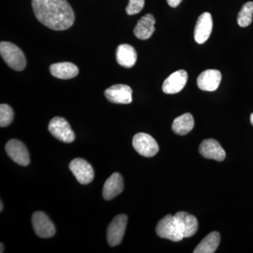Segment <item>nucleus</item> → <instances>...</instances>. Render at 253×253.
<instances>
[{"mask_svg": "<svg viewBox=\"0 0 253 253\" xmlns=\"http://www.w3.org/2000/svg\"><path fill=\"white\" fill-rule=\"evenodd\" d=\"M37 19L54 31H65L73 26L74 11L66 0H32Z\"/></svg>", "mask_w": 253, "mask_h": 253, "instance_id": "f257e3e1", "label": "nucleus"}, {"mask_svg": "<svg viewBox=\"0 0 253 253\" xmlns=\"http://www.w3.org/2000/svg\"><path fill=\"white\" fill-rule=\"evenodd\" d=\"M0 54L4 62L16 71H21L26 68V60L23 51L17 46L8 42L0 43Z\"/></svg>", "mask_w": 253, "mask_h": 253, "instance_id": "f03ea898", "label": "nucleus"}, {"mask_svg": "<svg viewBox=\"0 0 253 253\" xmlns=\"http://www.w3.org/2000/svg\"><path fill=\"white\" fill-rule=\"evenodd\" d=\"M156 231L159 237L174 242H179L184 239L176 218L170 214H168L158 221Z\"/></svg>", "mask_w": 253, "mask_h": 253, "instance_id": "7ed1b4c3", "label": "nucleus"}, {"mask_svg": "<svg viewBox=\"0 0 253 253\" xmlns=\"http://www.w3.org/2000/svg\"><path fill=\"white\" fill-rule=\"evenodd\" d=\"M132 145L141 156L151 158L158 154L159 146L154 138L146 133H138L133 137Z\"/></svg>", "mask_w": 253, "mask_h": 253, "instance_id": "20e7f679", "label": "nucleus"}, {"mask_svg": "<svg viewBox=\"0 0 253 253\" xmlns=\"http://www.w3.org/2000/svg\"><path fill=\"white\" fill-rule=\"evenodd\" d=\"M49 132L58 140L65 143H71L76 139L74 132L69 123L61 117H55L51 120L48 126Z\"/></svg>", "mask_w": 253, "mask_h": 253, "instance_id": "39448f33", "label": "nucleus"}, {"mask_svg": "<svg viewBox=\"0 0 253 253\" xmlns=\"http://www.w3.org/2000/svg\"><path fill=\"white\" fill-rule=\"evenodd\" d=\"M127 217L126 214L116 216L110 223L107 229V241L111 247L118 246L122 242L126 232Z\"/></svg>", "mask_w": 253, "mask_h": 253, "instance_id": "423d86ee", "label": "nucleus"}, {"mask_svg": "<svg viewBox=\"0 0 253 253\" xmlns=\"http://www.w3.org/2000/svg\"><path fill=\"white\" fill-rule=\"evenodd\" d=\"M69 169L81 184H88L94 179V172L92 166L85 160L76 158L69 164Z\"/></svg>", "mask_w": 253, "mask_h": 253, "instance_id": "0eeeda50", "label": "nucleus"}, {"mask_svg": "<svg viewBox=\"0 0 253 253\" xmlns=\"http://www.w3.org/2000/svg\"><path fill=\"white\" fill-rule=\"evenodd\" d=\"M32 224L36 235L41 238H51L56 233L55 226L49 217L42 212L33 213Z\"/></svg>", "mask_w": 253, "mask_h": 253, "instance_id": "6e6552de", "label": "nucleus"}, {"mask_svg": "<svg viewBox=\"0 0 253 253\" xmlns=\"http://www.w3.org/2000/svg\"><path fill=\"white\" fill-rule=\"evenodd\" d=\"M104 95L110 102L118 104H129L132 101V90L126 84H115L104 91Z\"/></svg>", "mask_w": 253, "mask_h": 253, "instance_id": "1a4fd4ad", "label": "nucleus"}, {"mask_svg": "<svg viewBox=\"0 0 253 253\" xmlns=\"http://www.w3.org/2000/svg\"><path fill=\"white\" fill-rule=\"evenodd\" d=\"M6 153L14 162L21 166H27L31 162L26 146L17 139H11L5 146Z\"/></svg>", "mask_w": 253, "mask_h": 253, "instance_id": "9d476101", "label": "nucleus"}, {"mask_svg": "<svg viewBox=\"0 0 253 253\" xmlns=\"http://www.w3.org/2000/svg\"><path fill=\"white\" fill-rule=\"evenodd\" d=\"M213 21L209 12L203 13L198 18L194 29V40L198 44H204L212 33Z\"/></svg>", "mask_w": 253, "mask_h": 253, "instance_id": "9b49d317", "label": "nucleus"}, {"mask_svg": "<svg viewBox=\"0 0 253 253\" xmlns=\"http://www.w3.org/2000/svg\"><path fill=\"white\" fill-rule=\"evenodd\" d=\"M188 81V74L184 70L172 73L166 78L163 84V92L168 94L179 93L185 86Z\"/></svg>", "mask_w": 253, "mask_h": 253, "instance_id": "f8f14e48", "label": "nucleus"}, {"mask_svg": "<svg viewBox=\"0 0 253 253\" xmlns=\"http://www.w3.org/2000/svg\"><path fill=\"white\" fill-rule=\"evenodd\" d=\"M199 153L201 156L208 159L214 161H224L226 158L225 151L215 139H208L203 141L199 146Z\"/></svg>", "mask_w": 253, "mask_h": 253, "instance_id": "ddd939ff", "label": "nucleus"}, {"mask_svg": "<svg viewBox=\"0 0 253 253\" xmlns=\"http://www.w3.org/2000/svg\"><path fill=\"white\" fill-rule=\"evenodd\" d=\"M221 74L217 70H206L201 73L197 79V84L203 91H214L219 87Z\"/></svg>", "mask_w": 253, "mask_h": 253, "instance_id": "4468645a", "label": "nucleus"}, {"mask_svg": "<svg viewBox=\"0 0 253 253\" xmlns=\"http://www.w3.org/2000/svg\"><path fill=\"white\" fill-rule=\"evenodd\" d=\"M176 218L184 238L191 237L195 235L199 229V221L192 214L186 212H176Z\"/></svg>", "mask_w": 253, "mask_h": 253, "instance_id": "2eb2a0df", "label": "nucleus"}, {"mask_svg": "<svg viewBox=\"0 0 253 253\" xmlns=\"http://www.w3.org/2000/svg\"><path fill=\"white\" fill-rule=\"evenodd\" d=\"M124 181L123 176L118 172L113 173L104 183L103 187V197L106 201L114 199L123 192Z\"/></svg>", "mask_w": 253, "mask_h": 253, "instance_id": "dca6fc26", "label": "nucleus"}, {"mask_svg": "<svg viewBox=\"0 0 253 253\" xmlns=\"http://www.w3.org/2000/svg\"><path fill=\"white\" fill-rule=\"evenodd\" d=\"M155 23L156 20L152 14L145 15L138 21L134 29V36L141 41L149 39L154 34Z\"/></svg>", "mask_w": 253, "mask_h": 253, "instance_id": "f3484780", "label": "nucleus"}, {"mask_svg": "<svg viewBox=\"0 0 253 253\" xmlns=\"http://www.w3.org/2000/svg\"><path fill=\"white\" fill-rule=\"evenodd\" d=\"M116 55L118 64L126 68L133 67L137 59L136 50L129 44H123L118 46Z\"/></svg>", "mask_w": 253, "mask_h": 253, "instance_id": "a211bd4d", "label": "nucleus"}, {"mask_svg": "<svg viewBox=\"0 0 253 253\" xmlns=\"http://www.w3.org/2000/svg\"><path fill=\"white\" fill-rule=\"evenodd\" d=\"M49 71L54 77L61 80L72 79L79 73L77 66L70 62L54 63L50 66Z\"/></svg>", "mask_w": 253, "mask_h": 253, "instance_id": "6ab92c4d", "label": "nucleus"}, {"mask_svg": "<svg viewBox=\"0 0 253 253\" xmlns=\"http://www.w3.org/2000/svg\"><path fill=\"white\" fill-rule=\"evenodd\" d=\"M194 119L191 113H187L175 118L172 123V129L178 135H186L192 130Z\"/></svg>", "mask_w": 253, "mask_h": 253, "instance_id": "aec40b11", "label": "nucleus"}, {"mask_svg": "<svg viewBox=\"0 0 253 253\" xmlns=\"http://www.w3.org/2000/svg\"><path fill=\"white\" fill-rule=\"evenodd\" d=\"M220 235L217 231H213L205 237L194 251V253H213L219 247Z\"/></svg>", "mask_w": 253, "mask_h": 253, "instance_id": "412c9836", "label": "nucleus"}, {"mask_svg": "<svg viewBox=\"0 0 253 253\" xmlns=\"http://www.w3.org/2000/svg\"><path fill=\"white\" fill-rule=\"evenodd\" d=\"M253 2L249 1L243 5L238 14L237 22L241 27L246 28L253 22Z\"/></svg>", "mask_w": 253, "mask_h": 253, "instance_id": "4be33fe9", "label": "nucleus"}, {"mask_svg": "<svg viewBox=\"0 0 253 253\" xmlns=\"http://www.w3.org/2000/svg\"><path fill=\"white\" fill-rule=\"evenodd\" d=\"M14 120V111L9 105H0V126L1 127L9 126Z\"/></svg>", "mask_w": 253, "mask_h": 253, "instance_id": "5701e85b", "label": "nucleus"}, {"mask_svg": "<svg viewBox=\"0 0 253 253\" xmlns=\"http://www.w3.org/2000/svg\"><path fill=\"white\" fill-rule=\"evenodd\" d=\"M145 0H129V4L126 7V12L128 15H134L140 12L144 8Z\"/></svg>", "mask_w": 253, "mask_h": 253, "instance_id": "b1692460", "label": "nucleus"}, {"mask_svg": "<svg viewBox=\"0 0 253 253\" xmlns=\"http://www.w3.org/2000/svg\"><path fill=\"white\" fill-rule=\"evenodd\" d=\"M168 4L171 6V7H176L180 4L182 0H167Z\"/></svg>", "mask_w": 253, "mask_h": 253, "instance_id": "393cba45", "label": "nucleus"}, {"mask_svg": "<svg viewBox=\"0 0 253 253\" xmlns=\"http://www.w3.org/2000/svg\"><path fill=\"white\" fill-rule=\"evenodd\" d=\"M1 249H0V253H2L4 252V246H3L2 244H1Z\"/></svg>", "mask_w": 253, "mask_h": 253, "instance_id": "a878e982", "label": "nucleus"}, {"mask_svg": "<svg viewBox=\"0 0 253 253\" xmlns=\"http://www.w3.org/2000/svg\"><path fill=\"white\" fill-rule=\"evenodd\" d=\"M251 124H252V126H253V113L251 115Z\"/></svg>", "mask_w": 253, "mask_h": 253, "instance_id": "bb28decb", "label": "nucleus"}, {"mask_svg": "<svg viewBox=\"0 0 253 253\" xmlns=\"http://www.w3.org/2000/svg\"><path fill=\"white\" fill-rule=\"evenodd\" d=\"M0 207H1V208H0V211H2V208H3V204H2V202H1V204H0Z\"/></svg>", "mask_w": 253, "mask_h": 253, "instance_id": "cd10ccee", "label": "nucleus"}]
</instances>
